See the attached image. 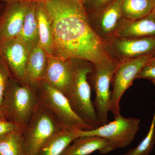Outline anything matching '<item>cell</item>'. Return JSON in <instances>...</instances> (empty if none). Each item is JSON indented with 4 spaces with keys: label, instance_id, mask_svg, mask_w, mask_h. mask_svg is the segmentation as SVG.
<instances>
[{
    "label": "cell",
    "instance_id": "1f68e13d",
    "mask_svg": "<svg viewBox=\"0 0 155 155\" xmlns=\"http://www.w3.org/2000/svg\"><path fill=\"white\" fill-rule=\"evenodd\" d=\"M152 1L154 5L155 8V0H152Z\"/></svg>",
    "mask_w": 155,
    "mask_h": 155
},
{
    "label": "cell",
    "instance_id": "e0dca14e",
    "mask_svg": "<svg viewBox=\"0 0 155 155\" xmlns=\"http://www.w3.org/2000/svg\"><path fill=\"white\" fill-rule=\"evenodd\" d=\"M76 130L63 129L54 134L42 145L36 155H61L78 137Z\"/></svg>",
    "mask_w": 155,
    "mask_h": 155
},
{
    "label": "cell",
    "instance_id": "4fadbf2b",
    "mask_svg": "<svg viewBox=\"0 0 155 155\" xmlns=\"http://www.w3.org/2000/svg\"><path fill=\"white\" fill-rule=\"evenodd\" d=\"M71 77V60L48 55L47 65L43 80L65 94Z\"/></svg>",
    "mask_w": 155,
    "mask_h": 155
},
{
    "label": "cell",
    "instance_id": "4dcf8cb0",
    "mask_svg": "<svg viewBox=\"0 0 155 155\" xmlns=\"http://www.w3.org/2000/svg\"><path fill=\"white\" fill-rule=\"evenodd\" d=\"M71 1L76 2L80 3V4H83L84 1V0H71Z\"/></svg>",
    "mask_w": 155,
    "mask_h": 155
},
{
    "label": "cell",
    "instance_id": "ffe728a7",
    "mask_svg": "<svg viewBox=\"0 0 155 155\" xmlns=\"http://www.w3.org/2000/svg\"><path fill=\"white\" fill-rule=\"evenodd\" d=\"M35 4L31 3L26 11L21 32L17 37L34 46L39 44L38 22L35 13Z\"/></svg>",
    "mask_w": 155,
    "mask_h": 155
},
{
    "label": "cell",
    "instance_id": "cb8c5ba5",
    "mask_svg": "<svg viewBox=\"0 0 155 155\" xmlns=\"http://www.w3.org/2000/svg\"><path fill=\"white\" fill-rule=\"evenodd\" d=\"M11 78L8 67L5 58L0 52V107L2 103L6 87Z\"/></svg>",
    "mask_w": 155,
    "mask_h": 155
},
{
    "label": "cell",
    "instance_id": "9c48e42d",
    "mask_svg": "<svg viewBox=\"0 0 155 155\" xmlns=\"http://www.w3.org/2000/svg\"><path fill=\"white\" fill-rule=\"evenodd\" d=\"M104 44L108 57L119 64L142 56L155 55V36L134 38L114 36Z\"/></svg>",
    "mask_w": 155,
    "mask_h": 155
},
{
    "label": "cell",
    "instance_id": "5bb4252c",
    "mask_svg": "<svg viewBox=\"0 0 155 155\" xmlns=\"http://www.w3.org/2000/svg\"><path fill=\"white\" fill-rule=\"evenodd\" d=\"M114 150L107 140L97 136H87L76 138L61 155H88L96 151L107 154Z\"/></svg>",
    "mask_w": 155,
    "mask_h": 155
},
{
    "label": "cell",
    "instance_id": "5b68a950",
    "mask_svg": "<svg viewBox=\"0 0 155 155\" xmlns=\"http://www.w3.org/2000/svg\"><path fill=\"white\" fill-rule=\"evenodd\" d=\"M119 63L113 61L94 64L93 69L89 74V81L95 93L94 106L100 126L109 122L111 98L110 86L112 78Z\"/></svg>",
    "mask_w": 155,
    "mask_h": 155
},
{
    "label": "cell",
    "instance_id": "d4e9b609",
    "mask_svg": "<svg viewBox=\"0 0 155 155\" xmlns=\"http://www.w3.org/2000/svg\"><path fill=\"white\" fill-rule=\"evenodd\" d=\"M18 130L21 131L12 122L7 121L6 119L0 120V140Z\"/></svg>",
    "mask_w": 155,
    "mask_h": 155
},
{
    "label": "cell",
    "instance_id": "8992f818",
    "mask_svg": "<svg viewBox=\"0 0 155 155\" xmlns=\"http://www.w3.org/2000/svg\"><path fill=\"white\" fill-rule=\"evenodd\" d=\"M64 129L41 105L22 131L25 155H36L45 142L54 134Z\"/></svg>",
    "mask_w": 155,
    "mask_h": 155
},
{
    "label": "cell",
    "instance_id": "30bf717a",
    "mask_svg": "<svg viewBox=\"0 0 155 155\" xmlns=\"http://www.w3.org/2000/svg\"><path fill=\"white\" fill-rule=\"evenodd\" d=\"M31 45L19 37L0 45V52L5 60L12 79L28 84L26 69Z\"/></svg>",
    "mask_w": 155,
    "mask_h": 155
},
{
    "label": "cell",
    "instance_id": "8fae6325",
    "mask_svg": "<svg viewBox=\"0 0 155 155\" xmlns=\"http://www.w3.org/2000/svg\"><path fill=\"white\" fill-rule=\"evenodd\" d=\"M92 29L103 41L116 35L125 18L121 9V0H117L110 6L94 16L88 17Z\"/></svg>",
    "mask_w": 155,
    "mask_h": 155
},
{
    "label": "cell",
    "instance_id": "6da1fadb",
    "mask_svg": "<svg viewBox=\"0 0 155 155\" xmlns=\"http://www.w3.org/2000/svg\"><path fill=\"white\" fill-rule=\"evenodd\" d=\"M43 3L51 26L53 55L94 64L112 61L104 42L92 29L82 4L71 0H45Z\"/></svg>",
    "mask_w": 155,
    "mask_h": 155
},
{
    "label": "cell",
    "instance_id": "2e32d148",
    "mask_svg": "<svg viewBox=\"0 0 155 155\" xmlns=\"http://www.w3.org/2000/svg\"><path fill=\"white\" fill-rule=\"evenodd\" d=\"M47 61L48 54L39 44L32 47L26 69V80L28 85L35 87L42 81Z\"/></svg>",
    "mask_w": 155,
    "mask_h": 155
},
{
    "label": "cell",
    "instance_id": "ac0fdd59",
    "mask_svg": "<svg viewBox=\"0 0 155 155\" xmlns=\"http://www.w3.org/2000/svg\"><path fill=\"white\" fill-rule=\"evenodd\" d=\"M38 22L39 45L48 55L53 54V37L51 26L43 3L35 4Z\"/></svg>",
    "mask_w": 155,
    "mask_h": 155
},
{
    "label": "cell",
    "instance_id": "44dd1931",
    "mask_svg": "<svg viewBox=\"0 0 155 155\" xmlns=\"http://www.w3.org/2000/svg\"><path fill=\"white\" fill-rule=\"evenodd\" d=\"M0 155H25L22 131H15L0 140Z\"/></svg>",
    "mask_w": 155,
    "mask_h": 155
},
{
    "label": "cell",
    "instance_id": "3957f363",
    "mask_svg": "<svg viewBox=\"0 0 155 155\" xmlns=\"http://www.w3.org/2000/svg\"><path fill=\"white\" fill-rule=\"evenodd\" d=\"M39 105L34 87L11 78L6 87L1 107L6 120L14 123L22 131Z\"/></svg>",
    "mask_w": 155,
    "mask_h": 155
},
{
    "label": "cell",
    "instance_id": "f1b7e54d",
    "mask_svg": "<svg viewBox=\"0 0 155 155\" xmlns=\"http://www.w3.org/2000/svg\"><path fill=\"white\" fill-rule=\"evenodd\" d=\"M2 119H5V117H4V115H3L2 109H1V107H0V120H2Z\"/></svg>",
    "mask_w": 155,
    "mask_h": 155
},
{
    "label": "cell",
    "instance_id": "d6986e66",
    "mask_svg": "<svg viewBox=\"0 0 155 155\" xmlns=\"http://www.w3.org/2000/svg\"><path fill=\"white\" fill-rule=\"evenodd\" d=\"M154 9L152 0H121L122 16L127 20L140 19L150 14Z\"/></svg>",
    "mask_w": 155,
    "mask_h": 155
},
{
    "label": "cell",
    "instance_id": "83f0119b",
    "mask_svg": "<svg viewBox=\"0 0 155 155\" xmlns=\"http://www.w3.org/2000/svg\"><path fill=\"white\" fill-rule=\"evenodd\" d=\"M155 55L151 58L147 65H155Z\"/></svg>",
    "mask_w": 155,
    "mask_h": 155
},
{
    "label": "cell",
    "instance_id": "484cf974",
    "mask_svg": "<svg viewBox=\"0 0 155 155\" xmlns=\"http://www.w3.org/2000/svg\"><path fill=\"white\" fill-rule=\"evenodd\" d=\"M137 78H146L152 81L155 87V64L147 65L137 76Z\"/></svg>",
    "mask_w": 155,
    "mask_h": 155
},
{
    "label": "cell",
    "instance_id": "52a82bcc",
    "mask_svg": "<svg viewBox=\"0 0 155 155\" xmlns=\"http://www.w3.org/2000/svg\"><path fill=\"white\" fill-rule=\"evenodd\" d=\"M114 120L91 130H76L78 137L97 136L107 140L114 149L128 146L138 132L140 120L138 118H126L121 114L114 117Z\"/></svg>",
    "mask_w": 155,
    "mask_h": 155
},
{
    "label": "cell",
    "instance_id": "f546056e",
    "mask_svg": "<svg viewBox=\"0 0 155 155\" xmlns=\"http://www.w3.org/2000/svg\"><path fill=\"white\" fill-rule=\"evenodd\" d=\"M4 6H5V4L0 3V14H1V12H2V11Z\"/></svg>",
    "mask_w": 155,
    "mask_h": 155
},
{
    "label": "cell",
    "instance_id": "4316f807",
    "mask_svg": "<svg viewBox=\"0 0 155 155\" xmlns=\"http://www.w3.org/2000/svg\"><path fill=\"white\" fill-rule=\"evenodd\" d=\"M45 0H0V3L7 4L10 3H44Z\"/></svg>",
    "mask_w": 155,
    "mask_h": 155
},
{
    "label": "cell",
    "instance_id": "7402d4cb",
    "mask_svg": "<svg viewBox=\"0 0 155 155\" xmlns=\"http://www.w3.org/2000/svg\"><path fill=\"white\" fill-rule=\"evenodd\" d=\"M155 143V110L149 130L146 136L137 147L122 155H149Z\"/></svg>",
    "mask_w": 155,
    "mask_h": 155
},
{
    "label": "cell",
    "instance_id": "603a6c76",
    "mask_svg": "<svg viewBox=\"0 0 155 155\" xmlns=\"http://www.w3.org/2000/svg\"><path fill=\"white\" fill-rule=\"evenodd\" d=\"M117 0H84L83 3L87 17L96 15L104 10Z\"/></svg>",
    "mask_w": 155,
    "mask_h": 155
},
{
    "label": "cell",
    "instance_id": "7a4b0ae2",
    "mask_svg": "<svg viewBox=\"0 0 155 155\" xmlns=\"http://www.w3.org/2000/svg\"><path fill=\"white\" fill-rule=\"evenodd\" d=\"M94 64L79 59L71 60V77L64 94L73 110L88 125L100 127L96 113L91 99V86L89 74Z\"/></svg>",
    "mask_w": 155,
    "mask_h": 155
},
{
    "label": "cell",
    "instance_id": "ba28073f",
    "mask_svg": "<svg viewBox=\"0 0 155 155\" xmlns=\"http://www.w3.org/2000/svg\"><path fill=\"white\" fill-rule=\"evenodd\" d=\"M153 55H146L120 63L112 78V91L110 112L114 117L120 114L121 98L136 79L143 68L146 66Z\"/></svg>",
    "mask_w": 155,
    "mask_h": 155
},
{
    "label": "cell",
    "instance_id": "277c9868",
    "mask_svg": "<svg viewBox=\"0 0 155 155\" xmlns=\"http://www.w3.org/2000/svg\"><path fill=\"white\" fill-rule=\"evenodd\" d=\"M34 88L40 104L64 129L83 130L94 129L75 113L63 92L43 81Z\"/></svg>",
    "mask_w": 155,
    "mask_h": 155
},
{
    "label": "cell",
    "instance_id": "9a60e30c",
    "mask_svg": "<svg viewBox=\"0 0 155 155\" xmlns=\"http://www.w3.org/2000/svg\"><path fill=\"white\" fill-rule=\"evenodd\" d=\"M115 36L127 38L155 37V8L150 14L140 19H125Z\"/></svg>",
    "mask_w": 155,
    "mask_h": 155
},
{
    "label": "cell",
    "instance_id": "7c38bea8",
    "mask_svg": "<svg viewBox=\"0 0 155 155\" xmlns=\"http://www.w3.org/2000/svg\"><path fill=\"white\" fill-rule=\"evenodd\" d=\"M29 4H5L0 14V45L19 36Z\"/></svg>",
    "mask_w": 155,
    "mask_h": 155
}]
</instances>
